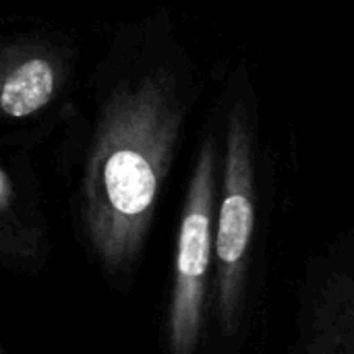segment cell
I'll return each mask as SVG.
<instances>
[{"label": "cell", "mask_w": 354, "mask_h": 354, "mask_svg": "<svg viewBox=\"0 0 354 354\" xmlns=\"http://www.w3.org/2000/svg\"><path fill=\"white\" fill-rule=\"evenodd\" d=\"M183 124V102L166 73L120 87L102 116L83 185L85 226L112 274L139 257Z\"/></svg>", "instance_id": "cell-1"}, {"label": "cell", "mask_w": 354, "mask_h": 354, "mask_svg": "<svg viewBox=\"0 0 354 354\" xmlns=\"http://www.w3.org/2000/svg\"><path fill=\"white\" fill-rule=\"evenodd\" d=\"M257 228L255 124L243 100L234 102L226 124L222 199L216 220V311L226 336L241 330L251 253Z\"/></svg>", "instance_id": "cell-2"}, {"label": "cell", "mask_w": 354, "mask_h": 354, "mask_svg": "<svg viewBox=\"0 0 354 354\" xmlns=\"http://www.w3.org/2000/svg\"><path fill=\"white\" fill-rule=\"evenodd\" d=\"M216 168L218 145L209 135L199 149L178 228L172 305L168 315V342L176 354H191L201 340L216 234Z\"/></svg>", "instance_id": "cell-3"}, {"label": "cell", "mask_w": 354, "mask_h": 354, "mask_svg": "<svg viewBox=\"0 0 354 354\" xmlns=\"http://www.w3.org/2000/svg\"><path fill=\"white\" fill-rule=\"evenodd\" d=\"M295 351L354 354V247L330 255L303 286Z\"/></svg>", "instance_id": "cell-4"}, {"label": "cell", "mask_w": 354, "mask_h": 354, "mask_svg": "<svg viewBox=\"0 0 354 354\" xmlns=\"http://www.w3.org/2000/svg\"><path fill=\"white\" fill-rule=\"evenodd\" d=\"M54 85L56 75L52 64L44 58H29L2 79L0 110L12 118L29 116L52 100Z\"/></svg>", "instance_id": "cell-5"}, {"label": "cell", "mask_w": 354, "mask_h": 354, "mask_svg": "<svg viewBox=\"0 0 354 354\" xmlns=\"http://www.w3.org/2000/svg\"><path fill=\"white\" fill-rule=\"evenodd\" d=\"M10 199H12V187H10L8 176H6L4 170L0 168V212L8 207Z\"/></svg>", "instance_id": "cell-6"}]
</instances>
